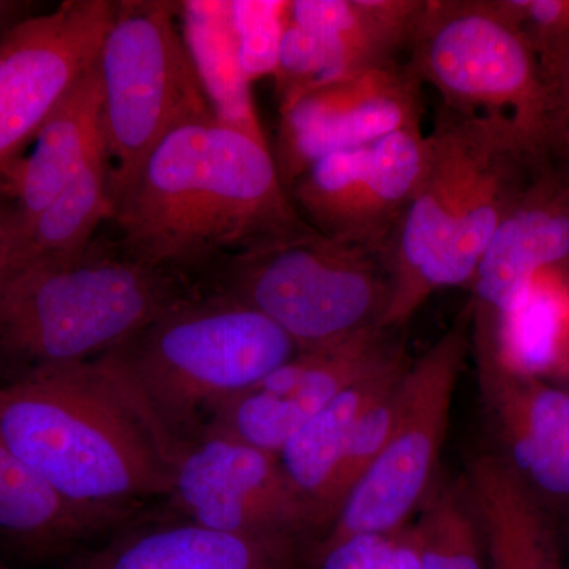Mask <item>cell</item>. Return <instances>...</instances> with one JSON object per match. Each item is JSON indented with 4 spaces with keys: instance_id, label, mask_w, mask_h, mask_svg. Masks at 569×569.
Returning <instances> with one entry per match:
<instances>
[{
    "instance_id": "1",
    "label": "cell",
    "mask_w": 569,
    "mask_h": 569,
    "mask_svg": "<svg viewBox=\"0 0 569 569\" xmlns=\"http://www.w3.org/2000/svg\"><path fill=\"white\" fill-rule=\"evenodd\" d=\"M119 247L201 282L217 266L312 230L268 144L216 118L179 127L114 201Z\"/></svg>"
},
{
    "instance_id": "2",
    "label": "cell",
    "mask_w": 569,
    "mask_h": 569,
    "mask_svg": "<svg viewBox=\"0 0 569 569\" xmlns=\"http://www.w3.org/2000/svg\"><path fill=\"white\" fill-rule=\"evenodd\" d=\"M552 167L511 119L438 107L413 197L383 253V328L399 331L430 295L470 284L498 227Z\"/></svg>"
},
{
    "instance_id": "3",
    "label": "cell",
    "mask_w": 569,
    "mask_h": 569,
    "mask_svg": "<svg viewBox=\"0 0 569 569\" xmlns=\"http://www.w3.org/2000/svg\"><path fill=\"white\" fill-rule=\"evenodd\" d=\"M0 438L63 500L118 527L173 486L174 456L97 361L0 387Z\"/></svg>"
},
{
    "instance_id": "4",
    "label": "cell",
    "mask_w": 569,
    "mask_h": 569,
    "mask_svg": "<svg viewBox=\"0 0 569 569\" xmlns=\"http://www.w3.org/2000/svg\"><path fill=\"white\" fill-rule=\"evenodd\" d=\"M298 351L263 313L201 287L96 361L176 459L217 408Z\"/></svg>"
},
{
    "instance_id": "5",
    "label": "cell",
    "mask_w": 569,
    "mask_h": 569,
    "mask_svg": "<svg viewBox=\"0 0 569 569\" xmlns=\"http://www.w3.org/2000/svg\"><path fill=\"white\" fill-rule=\"evenodd\" d=\"M201 287L99 239L77 257L14 271L0 282V373L10 383L96 361Z\"/></svg>"
},
{
    "instance_id": "6",
    "label": "cell",
    "mask_w": 569,
    "mask_h": 569,
    "mask_svg": "<svg viewBox=\"0 0 569 569\" xmlns=\"http://www.w3.org/2000/svg\"><path fill=\"white\" fill-rule=\"evenodd\" d=\"M179 14L176 0H114L97 59L111 208L168 134L216 118L183 43Z\"/></svg>"
},
{
    "instance_id": "7",
    "label": "cell",
    "mask_w": 569,
    "mask_h": 569,
    "mask_svg": "<svg viewBox=\"0 0 569 569\" xmlns=\"http://www.w3.org/2000/svg\"><path fill=\"white\" fill-rule=\"evenodd\" d=\"M274 321L299 350L383 326L391 279L380 254L316 230L231 258L201 280Z\"/></svg>"
},
{
    "instance_id": "8",
    "label": "cell",
    "mask_w": 569,
    "mask_h": 569,
    "mask_svg": "<svg viewBox=\"0 0 569 569\" xmlns=\"http://www.w3.org/2000/svg\"><path fill=\"white\" fill-rule=\"evenodd\" d=\"M407 51L408 69L445 107L505 116L552 160V97L497 0H426Z\"/></svg>"
},
{
    "instance_id": "9",
    "label": "cell",
    "mask_w": 569,
    "mask_h": 569,
    "mask_svg": "<svg viewBox=\"0 0 569 569\" xmlns=\"http://www.w3.org/2000/svg\"><path fill=\"white\" fill-rule=\"evenodd\" d=\"M471 306L449 331L411 362L397 389L387 445L356 482L310 557L356 535L389 533L407 526L437 478L449 410L470 348Z\"/></svg>"
},
{
    "instance_id": "10",
    "label": "cell",
    "mask_w": 569,
    "mask_h": 569,
    "mask_svg": "<svg viewBox=\"0 0 569 569\" xmlns=\"http://www.w3.org/2000/svg\"><path fill=\"white\" fill-rule=\"evenodd\" d=\"M170 515L241 537L298 542L317 535L312 511L279 456L231 437L203 433L178 452Z\"/></svg>"
},
{
    "instance_id": "11",
    "label": "cell",
    "mask_w": 569,
    "mask_h": 569,
    "mask_svg": "<svg viewBox=\"0 0 569 569\" xmlns=\"http://www.w3.org/2000/svg\"><path fill=\"white\" fill-rule=\"evenodd\" d=\"M114 0H66L0 33V182L96 66Z\"/></svg>"
},
{
    "instance_id": "12",
    "label": "cell",
    "mask_w": 569,
    "mask_h": 569,
    "mask_svg": "<svg viewBox=\"0 0 569 569\" xmlns=\"http://www.w3.org/2000/svg\"><path fill=\"white\" fill-rule=\"evenodd\" d=\"M421 129H403L313 163L288 189L318 234L380 254L402 222L425 160Z\"/></svg>"
},
{
    "instance_id": "13",
    "label": "cell",
    "mask_w": 569,
    "mask_h": 569,
    "mask_svg": "<svg viewBox=\"0 0 569 569\" xmlns=\"http://www.w3.org/2000/svg\"><path fill=\"white\" fill-rule=\"evenodd\" d=\"M421 82L406 63L372 67L280 103L276 152L284 189L323 157L421 129Z\"/></svg>"
},
{
    "instance_id": "14",
    "label": "cell",
    "mask_w": 569,
    "mask_h": 569,
    "mask_svg": "<svg viewBox=\"0 0 569 569\" xmlns=\"http://www.w3.org/2000/svg\"><path fill=\"white\" fill-rule=\"evenodd\" d=\"M397 329H367L332 346L299 350L253 387L227 400L203 433H217L279 455L298 430L355 381L403 350Z\"/></svg>"
},
{
    "instance_id": "15",
    "label": "cell",
    "mask_w": 569,
    "mask_h": 569,
    "mask_svg": "<svg viewBox=\"0 0 569 569\" xmlns=\"http://www.w3.org/2000/svg\"><path fill=\"white\" fill-rule=\"evenodd\" d=\"M473 348L493 452L569 533V391L505 365L490 337Z\"/></svg>"
},
{
    "instance_id": "16",
    "label": "cell",
    "mask_w": 569,
    "mask_h": 569,
    "mask_svg": "<svg viewBox=\"0 0 569 569\" xmlns=\"http://www.w3.org/2000/svg\"><path fill=\"white\" fill-rule=\"evenodd\" d=\"M569 263V176L552 167L539 176L490 239L471 288V326L498 321L538 276Z\"/></svg>"
},
{
    "instance_id": "17",
    "label": "cell",
    "mask_w": 569,
    "mask_h": 569,
    "mask_svg": "<svg viewBox=\"0 0 569 569\" xmlns=\"http://www.w3.org/2000/svg\"><path fill=\"white\" fill-rule=\"evenodd\" d=\"M298 542L206 529L178 516L137 518L67 569H291Z\"/></svg>"
},
{
    "instance_id": "18",
    "label": "cell",
    "mask_w": 569,
    "mask_h": 569,
    "mask_svg": "<svg viewBox=\"0 0 569 569\" xmlns=\"http://www.w3.org/2000/svg\"><path fill=\"white\" fill-rule=\"evenodd\" d=\"M104 151L102 88L96 62L48 116L33 138L31 153L18 160L0 182V193L17 209L21 230Z\"/></svg>"
},
{
    "instance_id": "19",
    "label": "cell",
    "mask_w": 569,
    "mask_h": 569,
    "mask_svg": "<svg viewBox=\"0 0 569 569\" xmlns=\"http://www.w3.org/2000/svg\"><path fill=\"white\" fill-rule=\"evenodd\" d=\"M462 482L490 569H565L559 522L496 452L471 456Z\"/></svg>"
},
{
    "instance_id": "20",
    "label": "cell",
    "mask_w": 569,
    "mask_h": 569,
    "mask_svg": "<svg viewBox=\"0 0 569 569\" xmlns=\"http://www.w3.org/2000/svg\"><path fill=\"white\" fill-rule=\"evenodd\" d=\"M406 348L355 381L295 433L279 451L280 466L312 511L318 539L328 529L326 505L337 468L358 422L402 381L410 367Z\"/></svg>"
},
{
    "instance_id": "21",
    "label": "cell",
    "mask_w": 569,
    "mask_h": 569,
    "mask_svg": "<svg viewBox=\"0 0 569 569\" xmlns=\"http://www.w3.org/2000/svg\"><path fill=\"white\" fill-rule=\"evenodd\" d=\"M114 527L63 500L0 438V537L33 557H54Z\"/></svg>"
},
{
    "instance_id": "22",
    "label": "cell",
    "mask_w": 569,
    "mask_h": 569,
    "mask_svg": "<svg viewBox=\"0 0 569 569\" xmlns=\"http://www.w3.org/2000/svg\"><path fill=\"white\" fill-rule=\"evenodd\" d=\"M179 21L183 43L217 121L266 144L254 111L252 84L239 61L231 0H182Z\"/></svg>"
},
{
    "instance_id": "23",
    "label": "cell",
    "mask_w": 569,
    "mask_h": 569,
    "mask_svg": "<svg viewBox=\"0 0 569 569\" xmlns=\"http://www.w3.org/2000/svg\"><path fill=\"white\" fill-rule=\"evenodd\" d=\"M426 0H291L288 18L329 33L342 44L355 71L399 62L408 50Z\"/></svg>"
},
{
    "instance_id": "24",
    "label": "cell",
    "mask_w": 569,
    "mask_h": 569,
    "mask_svg": "<svg viewBox=\"0 0 569 569\" xmlns=\"http://www.w3.org/2000/svg\"><path fill=\"white\" fill-rule=\"evenodd\" d=\"M107 219H111L110 162L104 151L93 157L81 173L22 228L7 276L28 266L77 257L92 244L97 228Z\"/></svg>"
},
{
    "instance_id": "25",
    "label": "cell",
    "mask_w": 569,
    "mask_h": 569,
    "mask_svg": "<svg viewBox=\"0 0 569 569\" xmlns=\"http://www.w3.org/2000/svg\"><path fill=\"white\" fill-rule=\"evenodd\" d=\"M493 340L511 369L541 378L560 373L569 361V299L538 276L500 318Z\"/></svg>"
},
{
    "instance_id": "26",
    "label": "cell",
    "mask_w": 569,
    "mask_h": 569,
    "mask_svg": "<svg viewBox=\"0 0 569 569\" xmlns=\"http://www.w3.org/2000/svg\"><path fill=\"white\" fill-rule=\"evenodd\" d=\"M415 530L421 569H486L485 541L462 481L436 478Z\"/></svg>"
},
{
    "instance_id": "27",
    "label": "cell",
    "mask_w": 569,
    "mask_h": 569,
    "mask_svg": "<svg viewBox=\"0 0 569 569\" xmlns=\"http://www.w3.org/2000/svg\"><path fill=\"white\" fill-rule=\"evenodd\" d=\"M497 3L533 52L556 110L557 93L569 69V0H497Z\"/></svg>"
},
{
    "instance_id": "28",
    "label": "cell",
    "mask_w": 569,
    "mask_h": 569,
    "mask_svg": "<svg viewBox=\"0 0 569 569\" xmlns=\"http://www.w3.org/2000/svg\"><path fill=\"white\" fill-rule=\"evenodd\" d=\"M288 9V0H231L239 61L250 84L274 77Z\"/></svg>"
},
{
    "instance_id": "29",
    "label": "cell",
    "mask_w": 569,
    "mask_h": 569,
    "mask_svg": "<svg viewBox=\"0 0 569 569\" xmlns=\"http://www.w3.org/2000/svg\"><path fill=\"white\" fill-rule=\"evenodd\" d=\"M399 385L367 411L356 426L353 437L348 441L343 458L340 460L339 468H337L331 490H329L328 505H326L328 529L348 493L355 488L356 482L365 477L366 471L376 462L381 449L387 445L392 425H395Z\"/></svg>"
},
{
    "instance_id": "30",
    "label": "cell",
    "mask_w": 569,
    "mask_h": 569,
    "mask_svg": "<svg viewBox=\"0 0 569 569\" xmlns=\"http://www.w3.org/2000/svg\"><path fill=\"white\" fill-rule=\"evenodd\" d=\"M309 560L318 569H421L415 526L389 533L356 535Z\"/></svg>"
},
{
    "instance_id": "31",
    "label": "cell",
    "mask_w": 569,
    "mask_h": 569,
    "mask_svg": "<svg viewBox=\"0 0 569 569\" xmlns=\"http://www.w3.org/2000/svg\"><path fill=\"white\" fill-rule=\"evenodd\" d=\"M550 153L556 167L569 176V69L557 93Z\"/></svg>"
},
{
    "instance_id": "32",
    "label": "cell",
    "mask_w": 569,
    "mask_h": 569,
    "mask_svg": "<svg viewBox=\"0 0 569 569\" xmlns=\"http://www.w3.org/2000/svg\"><path fill=\"white\" fill-rule=\"evenodd\" d=\"M21 224L17 209L9 198L0 197V282L10 268L11 254L20 236Z\"/></svg>"
},
{
    "instance_id": "33",
    "label": "cell",
    "mask_w": 569,
    "mask_h": 569,
    "mask_svg": "<svg viewBox=\"0 0 569 569\" xmlns=\"http://www.w3.org/2000/svg\"><path fill=\"white\" fill-rule=\"evenodd\" d=\"M36 3L28 0H0V33L32 17Z\"/></svg>"
},
{
    "instance_id": "34",
    "label": "cell",
    "mask_w": 569,
    "mask_h": 569,
    "mask_svg": "<svg viewBox=\"0 0 569 569\" xmlns=\"http://www.w3.org/2000/svg\"><path fill=\"white\" fill-rule=\"evenodd\" d=\"M560 376L563 377L565 380V385H560V387L569 391V361L568 365L563 367V370H561Z\"/></svg>"
},
{
    "instance_id": "35",
    "label": "cell",
    "mask_w": 569,
    "mask_h": 569,
    "mask_svg": "<svg viewBox=\"0 0 569 569\" xmlns=\"http://www.w3.org/2000/svg\"><path fill=\"white\" fill-rule=\"evenodd\" d=\"M0 569H6V568H3L2 565H0Z\"/></svg>"
}]
</instances>
